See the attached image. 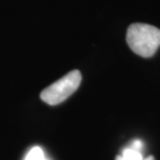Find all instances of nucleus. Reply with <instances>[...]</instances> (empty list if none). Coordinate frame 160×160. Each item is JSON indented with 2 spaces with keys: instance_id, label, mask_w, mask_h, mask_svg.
Masks as SVG:
<instances>
[{
  "instance_id": "f257e3e1",
  "label": "nucleus",
  "mask_w": 160,
  "mask_h": 160,
  "mask_svg": "<svg viewBox=\"0 0 160 160\" xmlns=\"http://www.w3.org/2000/svg\"><path fill=\"white\" fill-rule=\"evenodd\" d=\"M127 43L134 53L151 57L160 47V29L145 23L131 24L127 30Z\"/></svg>"
},
{
  "instance_id": "f03ea898",
  "label": "nucleus",
  "mask_w": 160,
  "mask_h": 160,
  "mask_svg": "<svg viewBox=\"0 0 160 160\" xmlns=\"http://www.w3.org/2000/svg\"><path fill=\"white\" fill-rule=\"evenodd\" d=\"M81 83V73L74 70L50 84L41 92V99L49 105H57L77 91Z\"/></svg>"
},
{
  "instance_id": "7ed1b4c3",
  "label": "nucleus",
  "mask_w": 160,
  "mask_h": 160,
  "mask_svg": "<svg viewBox=\"0 0 160 160\" xmlns=\"http://www.w3.org/2000/svg\"><path fill=\"white\" fill-rule=\"evenodd\" d=\"M116 160H154V157L153 156L145 157L142 152L136 151L127 146L122 150L121 154L117 156Z\"/></svg>"
},
{
  "instance_id": "20e7f679",
  "label": "nucleus",
  "mask_w": 160,
  "mask_h": 160,
  "mask_svg": "<svg viewBox=\"0 0 160 160\" xmlns=\"http://www.w3.org/2000/svg\"><path fill=\"white\" fill-rule=\"evenodd\" d=\"M24 160H47V158L41 147H33L25 155Z\"/></svg>"
},
{
  "instance_id": "39448f33",
  "label": "nucleus",
  "mask_w": 160,
  "mask_h": 160,
  "mask_svg": "<svg viewBox=\"0 0 160 160\" xmlns=\"http://www.w3.org/2000/svg\"><path fill=\"white\" fill-rule=\"evenodd\" d=\"M128 147L132 148L136 151L142 152L143 151V142L140 139H133L132 142H130V143L128 145Z\"/></svg>"
}]
</instances>
